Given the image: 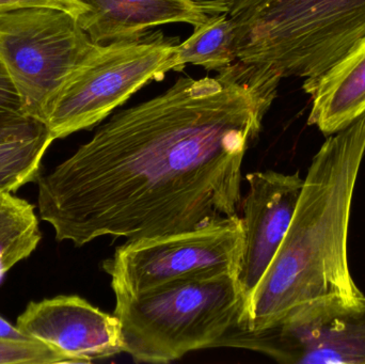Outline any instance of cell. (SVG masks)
Masks as SVG:
<instances>
[{"mask_svg":"<svg viewBox=\"0 0 365 364\" xmlns=\"http://www.w3.org/2000/svg\"><path fill=\"white\" fill-rule=\"evenodd\" d=\"M102 45L59 9L31 6L0 14V58L26 115L43 122L68 79Z\"/></svg>","mask_w":365,"mask_h":364,"instance_id":"8992f818","label":"cell"},{"mask_svg":"<svg viewBox=\"0 0 365 364\" xmlns=\"http://www.w3.org/2000/svg\"><path fill=\"white\" fill-rule=\"evenodd\" d=\"M70 364L41 342L0 341V364Z\"/></svg>","mask_w":365,"mask_h":364,"instance_id":"2e32d148","label":"cell"},{"mask_svg":"<svg viewBox=\"0 0 365 364\" xmlns=\"http://www.w3.org/2000/svg\"><path fill=\"white\" fill-rule=\"evenodd\" d=\"M115 301L123 353L145 363H173L216 348L246 308L236 273L115 295Z\"/></svg>","mask_w":365,"mask_h":364,"instance_id":"277c9868","label":"cell"},{"mask_svg":"<svg viewBox=\"0 0 365 364\" xmlns=\"http://www.w3.org/2000/svg\"><path fill=\"white\" fill-rule=\"evenodd\" d=\"M16 327L70 363H91L123 353L119 318L78 296L32 301L17 318Z\"/></svg>","mask_w":365,"mask_h":364,"instance_id":"9c48e42d","label":"cell"},{"mask_svg":"<svg viewBox=\"0 0 365 364\" xmlns=\"http://www.w3.org/2000/svg\"><path fill=\"white\" fill-rule=\"evenodd\" d=\"M237 61L281 78H304V92L365 36V0H229Z\"/></svg>","mask_w":365,"mask_h":364,"instance_id":"3957f363","label":"cell"},{"mask_svg":"<svg viewBox=\"0 0 365 364\" xmlns=\"http://www.w3.org/2000/svg\"><path fill=\"white\" fill-rule=\"evenodd\" d=\"M247 182L248 192L242 201L244 248L238 269L246 306L291 226L304 179L298 172L267 170L249 173Z\"/></svg>","mask_w":365,"mask_h":364,"instance_id":"30bf717a","label":"cell"},{"mask_svg":"<svg viewBox=\"0 0 365 364\" xmlns=\"http://www.w3.org/2000/svg\"><path fill=\"white\" fill-rule=\"evenodd\" d=\"M178 44L162 32L103 44L49 106L44 122L53 140L100 123L143 85L182 70Z\"/></svg>","mask_w":365,"mask_h":364,"instance_id":"5b68a950","label":"cell"},{"mask_svg":"<svg viewBox=\"0 0 365 364\" xmlns=\"http://www.w3.org/2000/svg\"><path fill=\"white\" fill-rule=\"evenodd\" d=\"M244 228L240 216L195 230L126 241L103 269L115 295H137L190 280L238 275Z\"/></svg>","mask_w":365,"mask_h":364,"instance_id":"52a82bcc","label":"cell"},{"mask_svg":"<svg viewBox=\"0 0 365 364\" xmlns=\"http://www.w3.org/2000/svg\"><path fill=\"white\" fill-rule=\"evenodd\" d=\"M42 239L34 207L12 192H0V281L34 254Z\"/></svg>","mask_w":365,"mask_h":364,"instance_id":"5bb4252c","label":"cell"},{"mask_svg":"<svg viewBox=\"0 0 365 364\" xmlns=\"http://www.w3.org/2000/svg\"><path fill=\"white\" fill-rule=\"evenodd\" d=\"M53 138L44 122L24 117L0 125V192H14L38 181Z\"/></svg>","mask_w":365,"mask_h":364,"instance_id":"4fadbf2b","label":"cell"},{"mask_svg":"<svg viewBox=\"0 0 365 364\" xmlns=\"http://www.w3.org/2000/svg\"><path fill=\"white\" fill-rule=\"evenodd\" d=\"M309 125L336 134L365 115V36L313 88Z\"/></svg>","mask_w":365,"mask_h":364,"instance_id":"7c38bea8","label":"cell"},{"mask_svg":"<svg viewBox=\"0 0 365 364\" xmlns=\"http://www.w3.org/2000/svg\"><path fill=\"white\" fill-rule=\"evenodd\" d=\"M87 11L77 19L96 44L136 38L150 28L173 23L193 27L227 12L229 0H78Z\"/></svg>","mask_w":365,"mask_h":364,"instance_id":"8fae6325","label":"cell"},{"mask_svg":"<svg viewBox=\"0 0 365 364\" xmlns=\"http://www.w3.org/2000/svg\"><path fill=\"white\" fill-rule=\"evenodd\" d=\"M364 158L365 115L332 134L313 157L291 226L237 328L264 331L310 303H364L351 277L347 245Z\"/></svg>","mask_w":365,"mask_h":364,"instance_id":"7a4b0ae2","label":"cell"},{"mask_svg":"<svg viewBox=\"0 0 365 364\" xmlns=\"http://www.w3.org/2000/svg\"><path fill=\"white\" fill-rule=\"evenodd\" d=\"M31 6H47L59 9L78 19L87 8L78 0H0V14L9 11Z\"/></svg>","mask_w":365,"mask_h":364,"instance_id":"ac0fdd59","label":"cell"},{"mask_svg":"<svg viewBox=\"0 0 365 364\" xmlns=\"http://www.w3.org/2000/svg\"><path fill=\"white\" fill-rule=\"evenodd\" d=\"M281 79L235 61L120 111L38 177L41 219L58 241L83 247L98 237L138 241L236 217L245 155Z\"/></svg>","mask_w":365,"mask_h":364,"instance_id":"6da1fadb","label":"cell"},{"mask_svg":"<svg viewBox=\"0 0 365 364\" xmlns=\"http://www.w3.org/2000/svg\"><path fill=\"white\" fill-rule=\"evenodd\" d=\"M0 341L32 342L34 340L30 339L27 336L24 335L17 327L12 326L8 321L0 316Z\"/></svg>","mask_w":365,"mask_h":364,"instance_id":"d6986e66","label":"cell"},{"mask_svg":"<svg viewBox=\"0 0 365 364\" xmlns=\"http://www.w3.org/2000/svg\"><path fill=\"white\" fill-rule=\"evenodd\" d=\"M29 117L24 110L19 93L0 58V125Z\"/></svg>","mask_w":365,"mask_h":364,"instance_id":"e0dca14e","label":"cell"},{"mask_svg":"<svg viewBox=\"0 0 365 364\" xmlns=\"http://www.w3.org/2000/svg\"><path fill=\"white\" fill-rule=\"evenodd\" d=\"M216 348L255 350L287 364H365V298L359 307L302 306L255 333L234 327Z\"/></svg>","mask_w":365,"mask_h":364,"instance_id":"ba28073f","label":"cell"},{"mask_svg":"<svg viewBox=\"0 0 365 364\" xmlns=\"http://www.w3.org/2000/svg\"><path fill=\"white\" fill-rule=\"evenodd\" d=\"M235 25L227 12L215 15L195 27L185 42L177 45L182 66L191 63L208 71H218L237 61Z\"/></svg>","mask_w":365,"mask_h":364,"instance_id":"9a60e30c","label":"cell"}]
</instances>
